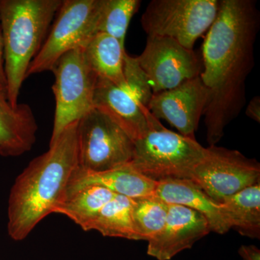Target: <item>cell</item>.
I'll return each instance as SVG.
<instances>
[{"label": "cell", "mask_w": 260, "mask_h": 260, "mask_svg": "<svg viewBox=\"0 0 260 260\" xmlns=\"http://www.w3.org/2000/svg\"><path fill=\"white\" fill-rule=\"evenodd\" d=\"M260 13L254 0H220L215 21L203 46L200 75L208 100L203 117L209 146L223 138L225 128L246 104V81L254 65Z\"/></svg>", "instance_id": "cell-1"}, {"label": "cell", "mask_w": 260, "mask_h": 260, "mask_svg": "<svg viewBox=\"0 0 260 260\" xmlns=\"http://www.w3.org/2000/svg\"><path fill=\"white\" fill-rule=\"evenodd\" d=\"M78 122L66 128L15 179L8 208V233L13 240L26 239L64 200L70 178L78 167Z\"/></svg>", "instance_id": "cell-2"}, {"label": "cell", "mask_w": 260, "mask_h": 260, "mask_svg": "<svg viewBox=\"0 0 260 260\" xmlns=\"http://www.w3.org/2000/svg\"><path fill=\"white\" fill-rule=\"evenodd\" d=\"M61 0H0L7 95L13 107L27 72L45 42Z\"/></svg>", "instance_id": "cell-3"}, {"label": "cell", "mask_w": 260, "mask_h": 260, "mask_svg": "<svg viewBox=\"0 0 260 260\" xmlns=\"http://www.w3.org/2000/svg\"><path fill=\"white\" fill-rule=\"evenodd\" d=\"M196 140L167 129L158 122L134 141L132 167L151 180L189 179L194 167L208 155Z\"/></svg>", "instance_id": "cell-4"}, {"label": "cell", "mask_w": 260, "mask_h": 260, "mask_svg": "<svg viewBox=\"0 0 260 260\" xmlns=\"http://www.w3.org/2000/svg\"><path fill=\"white\" fill-rule=\"evenodd\" d=\"M220 8V0H152L140 23L147 37L170 38L194 50L208 31Z\"/></svg>", "instance_id": "cell-5"}, {"label": "cell", "mask_w": 260, "mask_h": 260, "mask_svg": "<svg viewBox=\"0 0 260 260\" xmlns=\"http://www.w3.org/2000/svg\"><path fill=\"white\" fill-rule=\"evenodd\" d=\"M51 72L55 78L52 90L56 107L49 145L54 143L66 128L93 109L98 79L82 48L64 54Z\"/></svg>", "instance_id": "cell-6"}, {"label": "cell", "mask_w": 260, "mask_h": 260, "mask_svg": "<svg viewBox=\"0 0 260 260\" xmlns=\"http://www.w3.org/2000/svg\"><path fill=\"white\" fill-rule=\"evenodd\" d=\"M102 0H65L56 14L42 49L32 61L26 78L51 71L56 61L78 48L85 47L96 32Z\"/></svg>", "instance_id": "cell-7"}, {"label": "cell", "mask_w": 260, "mask_h": 260, "mask_svg": "<svg viewBox=\"0 0 260 260\" xmlns=\"http://www.w3.org/2000/svg\"><path fill=\"white\" fill-rule=\"evenodd\" d=\"M78 168L104 172L131 161L134 140L105 113L93 108L78 122Z\"/></svg>", "instance_id": "cell-8"}, {"label": "cell", "mask_w": 260, "mask_h": 260, "mask_svg": "<svg viewBox=\"0 0 260 260\" xmlns=\"http://www.w3.org/2000/svg\"><path fill=\"white\" fill-rule=\"evenodd\" d=\"M208 155L194 167L189 180L215 203L260 182V165L241 152L218 147L208 148Z\"/></svg>", "instance_id": "cell-9"}, {"label": "cell", "mask_w": 260, "mask_h": 260, "mask_svg": "<svg viewBox=\"0 0 260 260\" xmlns=\"http://www.w3.org/2000/svg\"><path fill=\"white\" fill-rule=\"evenodd\" d=\"M136 59L153 93L176 88L200 77L203 71L194 51L170 38L147 37L144 50Z\"/></svg>", "instance_id": "cell-10"}, {"label": "cell", "mask_w": 260, "mask_h": 260, "mask_svg": "<svg viewBox=\"0 0 260 260\" xmlns=\"http://www.w3.org/2000/svg\"><path fill=\"white\" fill-rule=\"evenodd\" d=\"M207 100L208 94L200 76L171 90L153 93L148 109L155 119L167 121L183 136L196 140L195 133Z\"/></svg>", "instance_id": "cell-11"}, {"label": "cell", "mask_w": 260, "mask_h": 260, "mask_svg": "<svg viewBox=\"0 0 260 260\" xmlns=\"http://www.w3.org/2000/svg\"><path fill=\"white\" fill-rule=\"evenodd\" d=\"M210 232L209 223L201 213L183 205L169 204L164 226L148 241L147 254L158 260L172 259Z\"/></svg>", "instance_id": "cell-12"}, {"label": "cell", "mask_w": 260, "mask_h": 260, "mask_svg": "<svg viewBox=\"0 0 260 260\" xmlns=\"http://www.w3.org/2000/svg\"><path fill=\"white\" fill-rule=\"evenodd\" d=\"M93 108L112 118L134 141L160 122L128 89L99 77Z\"/></svg>", "instance_id": "cell-13"}, {"label": "cell", "mask_w": 260, "mask_h": 260, "mask_svg": "<svg viewBox=\"0 0 260 260\" xmlns=\"http://www.w3.org/2000/svg\"><path fill=\"white\" fill-rule=\"evenodd\" d=\"M91 185L103 186L114 194L135 200L155 195L158 182L145 177L129 164L98 173L78 167L70 178L64 200L85 186Z\"/></svg>", "instance_id": "cell-14"}, {"label": "cell", "mask_w": 260, "mask_h": 260, "mask_svg": "<svg viewBox=\"0 0 260 260\" xmlns=\"http://www.w3.org/2000/svg\"><path fill=\"white\" fill-rule=\"evenodd\" d=\"M38 129L31 107H13L7 92L0 90V155L11 158L28 153L37 142Z\"/></svg>", "instance_id": "cell-15"}, {"label": "cell", "mask_w": 260, "mask_h": 260, "mask_svg": "<svg viewBox=\"0 0 260 260\" xmlns=\"http://www.w3.org/2000/svg\"><path fill=\"white\" fill-rule=\"evenodd\" d=\"M155 196L168 204L183 205L201 213L208 220L211 232L224 234L231 229L220 204L189 179L159 181Z\"/></svg>", "instance_id": "cell-16"}, {"label": "cell", "mask_w": 260, "mask_h": 260, "mask_svg": "<svg viewBox=\"0 0 260 260\" xmlns=\"http://www.w3.org/2000/svg\"><path fill=\"white\" fill-rule=\"evenodd\" d=\"M84 55L99 78L109 80L121 88H126L124 75L125 47L117 39L97 32L83 48Z\"/></svg>", "instance_id": "cell-17"}, {"label": "cell", "mask_w": 260, "mask_h": 260, "mask_svg": "<svg viewBox=\"0 0 260 260\" xmlns=\"http://www.w3.org/2000/svg\"><path fill=\"white\" fill-rule=\"evenodd\" d=\"M220 206L231 229L244 237L259 239L260 182L225 198Z\"/></svg>", "instance_id": "cell-18"}, {"label": "cell", "mask_w": 260, "mask_h": 260, "mask_svg": "<svg viewBox=\"0 0 260 260\" xmlns=\"http://www.w3.org/2000/svg\"><path fill=\"white\" fill-rule=\"evenodd\" d=\"M133 210V199L115 194L89 224L85 232L96 231L104 237L139 241Z\"/></svg>", "instance_id": "cell-19"}, {"label": "cell", "mask_w": 260, "mask_h": 260, "mask_svg": "<svg viewBox=\"0 0 260 260\" xmlns=\"http://www.w3.org/2000/svg\"><path fill=\"white\" fill-rule=\"evenodd\" d=\"M114 195L103 186H85L66 198L56 207L54 213L65 215L85 231Z\"/></svg>", "instance_id": "cell-20"}, {"label": "cell", "mask_w": 260, "mask_h": 260, "mask_svg": "<svg viewBox=\"0 0 260 260\" xmlns=\"http://www.w3.org/2000/svg\"><path fill=\"white\" fill-rule=\"evenodd\" d=\"M140 4V0H102L96 32L112 36L124 46L130 22Z\"/></svg>", "instance_id": "cell-21"}, {"label": "cell", "mask_w": 260, "mask_h": 260, "mask_svg": "<svg viewBox=\"0 0 260 260\" xmlns=\"http://www.w3.org/2000/svg\"><path fill=\"white\" fill-rule=\"evenodd\" d=\"M169 204L155 195L133 200V218L140 240L150 241L164 226Z\"/></svg>", "instance_id": "cell-22"}, {"label": "cell", "mask_w": 260, "mask_h": 260, "mask_svg": "<svg viewBox=\"0 0 260 260\" xmlns=\"http://www.w3.org/2000/svg\"><path fill=\"white\" fill-rule=\"evenodd\" d=\"M124 75L126 89L129 90L144 107L148 108L153 95L150 84L144 72L140 68L136 57L124 54Z\"/></svg>", "instance_id": "cell-23"}, {"label": "cell", "mask_w": 260, "mask_h": 260, "mask_svg": "<svg viewBox=\"0 0 260 260\" xmlns=\"http://www.w3.org/2000/svg\"><path fill=\"white\" fill-rule=\"evenodd\" d=\"M246 115L251 119L260 123V97L256 95L247 104L245 110Z\"/></svg>", "instance_id": "cell-24"}, {"label": "cell", "mask_w": 260, "mask_h": 260, "mask_svg": "<svg viewBox=\"0 0 260 260\" xmlns=\"http://www.w3.org/2000/svg\"><path fill=\"white\" fill-rule=\"evenodd\" d=\"M7 86H8V82H7L5 70L4 43H3V34L0 28V90L7 92Z\"/></svg>", "instance_id": "cell-25"}, {"label": "cell", "mask_w": 260, "mask_h": 260, "mask_svg": "<svg viewBox=\"0 0 260 260\" xmlns=\"http://www.w3.org/2000/svg\"><path fill=\"white\" fill-rule=\"evenodd\" d=\"M239 254L243 260H260V250L254 245L241 246Z\"/></svg>", "instance_id": "cell-26"}]
</instances>
